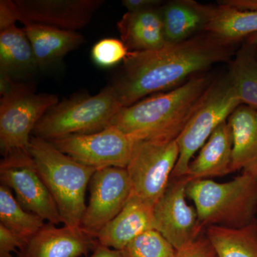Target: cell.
<instances>
[{"instance_id":"cell-1","label":"cell","mask_w":257,"mask_h":257,"mask_svg":"<svg viewBox=\"0 0 257 257\" xmlns=\"http://www.w3.org/2000/svg\"><path fill=\"white\" fill-rule=\"evenodd\" d=\"M234 47L204 32L157 50L130 52L110 86L123 106H131L178 87L214 64L231 60L236 53Z\"/></svg>"},{"instance_id":"cell-2","label":"cell","mask_w":257,"mask_h":257,"mask_svg":"<svg viewBox=\"0 0 257 257\" xmlns=\"http://www.w3.org/2000/svg\"><path fill=\"white\" fill-rule=\"evenodd\" d=\"M214 79L209 74H197L178 87L124 106L115 115L109 126L140 141L176 140L200 105Z\"/></svg>"},{"instance_id":"cell-3","label":"cell","mask_w":257,"mask_h":257,"mask_svg":"<svg viewBox=\"0 0 257 257\" xmlns=\"http://www.w3.org/2000/svg\"><path fill=\"white\" fill-rule=\"evenodd\" d=\"M29 152L55 199L64 226L81 227L87 208L86 191L96 170L79 163L50 142L35 136L30 139Z\"/></svg>"},{"instance_id":"cell-4","label":"cell","mask_w":257,"mask_h":257,"mask_svg":"<svg viewBox=\"0 0 257 257\" xmlns=\"http://www.w3.org/2000/svg\"><path fill=\"white\" fill-rule=\"evenodd\" d=\"M186 192L205 229L209 226L241 228L256 220V176L243 172L224 183L194 180L187 184Z\"/></svg>"},{"instance_id":"cell-5","label":"cell","mask_w":257,"mask_h":257,"mask_svg":"<svg viewBox=\"0 0 257 257\" xmlns=\"http://www.w3.org/2000/svg\"><path fill=\"white\" fill-rule=\"evenodd\" d=\"M124 107L110 85L94 96H72L52 106L34 128V136L52 142L75 135H88L109 126Z\"/></svg>"},{"instance_id":"cell-6","label":"cell","mask_w":257,"mask_h":257,"mask_svg":"<svg viewBox=\"0 0 257 257\" xmlns=\"http://www.w3.org/2000/svg\"><path fill=\"white\" fill-rule=\"evenodd\" d=\"M240 105L227 74L214 79L200 105L177 139L179 157L171 179L185 177L194 155Z\"/></svg>"},{"instance_id":"cell-7","label":"cell","mask_w":257,"mask_h":257,"mask_svg":"<svg viewBox=\"0 0 257 257\" xmlns=\"http://www.w3.org/2000/svg\"><path fill=\"white\" fill-rule=\"evenodd\" d=\"M0 101V150L3 157L29 151L38 121L58 103L55 94H37L30 86L14 82Z\"/></svg>"},{"instance_id":"cell-8","label":"cell","mask_w":257,"mask_h":257,"mask_svg":"<svg viewBox=\"0 0 257 257\" xmlns=\"http://www.w3.org/2000/svg\"><path fill=\"white\" fill-rule=\"evenodd\" d=\"M179 157L177 140L140 141L126 167L133 194L154 208L170 184Z\"/></svg>"},{"instance_id":"cell-9","label":"cell","mask_w":257,"mask_h":257,"mask_svg":"<svg viewBox=\"0 0 257 257\" xmlns=\"http://www.w3.org/2000/svg\"><path fill=\"white\" fill-rule=\"evenodd\" d=\"M140 140L113 126L97 133L75 135L50 142L65 155L96 170L126 169Z\"/></svg>"},{"instance_id":"cell-10","label":"cell","mask_w":257,"mask_h":257,"mask_svg":"<svg viewBox=\"0 0 257 257\" xmlns=\"http://www.w3.org/2000/svg\"><path fill=\"white\" fill-rule=\"evenodd\" d=\"M1 184L9 187L18 202L29 212L44 221L63 223L52 194L38 172L30 152H18L4 157L0 162Z\"/></svg>"},{"instance_id":"cell-11","label":"cell","mask_w":257,"mask_h":257,"mask_svg":"<svg viewBox=\"0 0 257 257\" xmlns=\"http://www.w3.org/2000/svg\"><path fill=\"white\" fill-rule=\"evenodd\" d=\"M89 200L81 228L95 238L117 215L133 194L126 169L109 167L96 170L89 184Z\"/></svg>"},{"instance_id":"cell-12","label":"cell","mask_w":257,"mask_h":257,"mask_svg":"<svg viewBox=\"0 0 257 257\" xmlns=\"http://www.w3.org/2000/svg\"><path fill=\"white\" fill-rule=\"evenodd\" d=\"M188 181L171 179L165 192L154 207L157 229L177 251L202 236L205 228L199 222L195 207L186 200Z\"/></svg>"},{"instance_id":"cell-13","label":"cell","mask_w":257,"mask_h":257,"mask_svg":"<svg viewBox=\"0 0 257 257\" xmlns=\"http://www.w3.org/2000/svg\"><path fill=\"white\" fill-rule=\"evenodd\" d=\"M21 23L75 31L87 25L104 0H15Z\"/></svg>"},{"instance_id":"cell-14","label":"cell","mask_w":257,"mask_h":257,"mask_svg":"<svg viewBox=\"0 0 257 257\" xmlns=\"http://www.w3.org/2000/svg\"><path fill=\"white\" fill-rule=\"evenodd\" d=\"M98 241L81 227H57L47 223L15 257H79L94 250Z\"/></svg>"},{"instance_id":"cell-15","label":"cell","mask_w":257,"mask_h":257,"mask_svg":"<svg viewBox=\"0 0 257 257\" xmlns=\"http://www.w3.org/2000/svg\"><path fill=\"white\" fill-rule=\"evenodd\" d=\"M157 230L154 208L132 194L127 202L112 220L98 233V243L123 251L128 244L140 235Z\"/></svg>"},{"instance_id":"cell-16","label":"cell","mask_w":257,"mask_h":257,"mask_svg":"<svg viewBox=\"0 0 257 257\" xmlns=\"http://www.w3.org/2000/svg\"><path fill=\"white\" fill-rule=\"evenodd\" d=\"M233 135L228 121L216 128L191 161L184 178L188 182L223 177L233 172Z\"/></svg>"},{"instance_id":"cell-17","label":"cell","mask_w":257,"mask_h":257,"mask_svg":"<svg viewBox=\"0 0 257 257\" xmlns=\"http://www.w3.org/2000/svg\"><path fill=\"white\" fill-rule=\"evenodd\" d=\"M214 7L194 0H173L162 5L166 42L177 43L205 32Z\"/></svg>"},{"instance_id":"cell-18","label":"cell","mask_w":257,"mask_h":257,"mask_svg":"<svg viewBox=\"0 0 257 257\" xmlns=\"http://www.w3.org/2000/svg\"><path fill=\"white\" fill-rule=\"evenodd\" d=\"M161 8L127 12L120 19L117 29L130 52L155 50L167 44Z\"/></svg>"},{"instance_id":"cell-19","label":"cell","mask_w":257,"mask_h":257,"mask_svg":"<svg viewBox=\"0 0 257 257\" xmlns=\"http://www.w3.org/2000/svg\"><path fill=\"white\" fill-rule=\"evenodd\" d=\"M39 68L50 67L84 42V37L75 31L48 25L23 24Z\"/></svg>"},{"instance_id":"cell-20","label":"cell","mask_w":257,"mask_h":257,"mask_svg":"<svg viewBox=\"0 0 257 257\" xmlns=\"http://www.w3.org/2000/svg\"><path fill=\"white\" fill-rule=\"evenodd\" d=\"M228 122L233 135V172L257 177V110L241 104L231 114Z\"/></svg>"},{"instance_id":"cell-21","label":"cell","mask_w":257,"mask_h":257,"mask_svg":"<svg viewBox=\"0 0 257 257\" xmlns=\"http://www.w3.org/2000/svg\"><path fill=\"white\" fill-rule=\"evenodd\" d=\"M39 68L25 30L16 25L0 30V73L14 79L32 75Z\"/></svg>"},{"instance_id":"cell-22","label":"cell","mask_w":257,"mask_h":257,"mask_svg":"<svg viewBox=\"0 0 257 257\" xmlns=\"http://www.w3.org/2000/svg\"><path fill=\"white\" fill-rule=\"evenodd\" d=\"M221 41L236 45L257 33V10H241L219 4L205 29Z\"/></svg>"},{"instance_id":"cell-23","label":"cell","mask_w":257,"mask_h":257,"mask_svg":"<svg viewBox=\"0 0 257 257\" xmlns=\"http://www.w3.org/2000/svg\"><path fill=\"white\" fill-rule=\"evenodd\" d=\"M205 236L216 257H257V220L241 228L209 226Z\"/></svg>"},{"instance_id":"cell-24","label":"cell","mask_w":257,"mask_h":257,"mask_svg":"<svg viewBox=\"0 0 257 257\" xmlns=\"http://www.w3.org/2000/svg\"><path fill=\"white\" fill-rule=\"evenodd\" d=\"M227 75L241 104L257 110V47L243 42Z\"/></svg>"},{"instance_id":"cell-25","label":"cell","mask_w":257,"mask_h":257,"mask_svg":"<svg viewBox=\"0 0 257 257\" xmlns=\"http://www.w3.org/2000/svg\"><path fill=\"white\" fill-rule=\"evenodd\" d=\"M0 224L28 240L45 224L36 214L25 210L15 198L13 191L0 185Z\"/></svg>"},{"instance_id":"cell-26","label":"cell","mask_w":257,"mask_h":257,"mask_svg":"<svg viewBox=\"0 0 257 257\" xmlns=\"http://www.w3.org/2000/svg\"><path fill=\"white\" fill-rule=\"evenodd\" d=\"M127 257H176L177 250L157 230L140 235L123 250Z\"/></svg>"},{"instance_id":"cell-27","label":"cell","mask_w":257,"mask_h":257,"mask_svg":"<svg viewBox=\"0 0 257 257\" xmlns=\"http://www.w3.org/2000/svg\"><path fill=\"white\" fill-rule=\"evenodd\" d=\"M128 52L127 47L121 40L105 38L96 42L92 47V58L99 67L108 68L124 62Z\"/></svg>"},{"instance_id":"cell-28","label":"cell","mask_w":257,"mask_h":257,"mask_svg":"<svg viewBox=\"0 0 257 257\" xmlns=\"http://www.w3.org/2000/svg\"><path fill=\"white\" fill-rule=\"evenodd\" d=\"M28 240L0 224V257H15Z\"/></svg>"},{"instance_id":"cell-29","label":"cell","mask_w":257,"mask_h":257,"mask_svg":"<svg viewBox=\"0 0 257 257\" xmlns=\"http://www.w3.org/2000/svg\"><path fill=\"white\" fill-rule=\"evenodd\" d=\"M214 249L206 236H201L182 249L177 251L176 257H214Z\"/></svg>"},{"instance_id":"cell-30","label":"cell","mask_w":257,"mask_h":257,"mask_svg":"<svg viewBox=\"0 0 257 257\" xmlns=\"http://www.w3.org/2000/svg\"><path fill=\"white\" fill-rule=\"evenodd\" d=\"M21 23V16L15 1L1 0L0 1V30H4Z\"/></svg>"},{"instance_id":"cell-31","label":"cell","mask_w":257,"mask_h":257,"mask_svg":"<svg viewBox=\"0 0 257 257\" xmlns=\"http://www.w3.org/2000/svg\"><path fill=\"white\" fill-rule=\"evenodd\" d=\"M121 3L127 12L143 11L160 8L164 5L161 0H123Z\"/></svg>"},{"instance_id":"cell-32","label":"cell","mask_w":257,"mask_h":257,"mask_svg":"<svg viewBox=\"0 0 257 257\" xmlns=\"http://www.w3.org/2000/svg\"><path fill=\"white\" fill-rule=\"evenodd\" d=\"M219 4L241 10H257V0H221Z\"/></svg>"},{"instance_id":"cell-33","label":"cell","mask_w":257,"mask_h":257,"mask_svg":"<svg viewBox=\"0 0 257 257\" xmlns=\"http://www.w3.org/2000/svg\"><path fill=\"white\" fill-rule=\"evenodd\" d=\"M90 257H127L123 251L106 247L98 243Z\"/></svg>"},{"instance_id":"cell-34","label":"cell","mask_w":257,"mask_h":257,"mask_svg":"<svg viewBox=\"0 0 257 257\" xmlns=\"http://www.w3.org/2000/svg\"><path fill=\"white\" fill-rule=\"evenodd\" d=\"M244 42H247V43L250 44V45H254V46L257 47V33L253 34V35H251V36L247 37V38L244 40Z\"/></svg>"},{"instance_id":"cell-35","label":"cell","mask_w":257,"mask_h":257,"mask_svg":"<svg viewBox=\"0 0 257 257\" xmlns=\"http://www.w3.org/2000/svg\"><path fill=\"white\" fill-rule=\"evenodd\" d=\"M214 257H216V256H214Z\"/></svg>"}]
</instances>
